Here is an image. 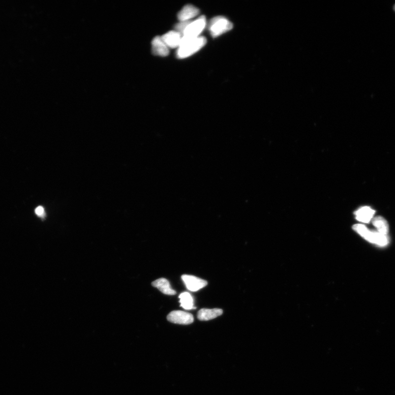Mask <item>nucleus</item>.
I'll return each instance as SVG.
<instances>
[{
  "mask_svg": "<svg viewBox=\"0 0 395 395\" xmlns=\"http://www.w3.org/2000/svg\"><path fill=\"white\" fill-rule=\"evenodd\" d=\"M206 43V38L203 36L188 40L182 39V43L177 52L178 58L185 59L193 55L202 49Z\"/></svg>",
  "mask_w": 395,
  "mask_h": 395,
  "instance_id": "obj_1",
  "label": "nucleus"
},
{
  "mask_svg": "<svg viewBox=\"0 0 395 395\" xmlns=\"http://www.w3.org/2000/svg\"><path fill=\"white\" fill-rule=\"evenodd\" d=\"M353 229L363 236L366 240L379 246H384L388 244L389 240L386 235L379 232L370 231L363 225L358 224L353 226Z\"/></svg>",
  "mask_w": 395,
  "mask_h": 395,
  "instance_id": "obj_2",
  "label": "nucleus"
},
{
  "mask_svg": "<svg viewBox=\"0 0 395 395\" xmlns=\"http://www.w3.org/2000/svg\"><path fill=\"white\" fill-rule=\"evenodd\" d=\"M209 30L213 37H217L233 28L232 23L224 17H214L209 23Z\"/></svg>",
  "mask_w": 395,
  "mask_h": 395,
  "instance_id": "obj_3",
  "label": "nucleus"
},
{
  "mask_svg": "<svg viewBox=\"0 0 395 395\" xmlns=\"http://www.w3.org/2000/svg\"><path fill=\"white\" fill-rule=\"evenodd\" d=\"M206 19L204 16L200 17L193 22H190L182 35V39H194L199 36L206 28Z\"/></svg>",
  "mask_w": 395,
  "mask_h": 395,
  "instance_id": "obj_4",
  "label": "nucleus"
},
{
  "mask_svg": "<svg viewBox=\"0 0 395 395\" xmlns=\"http://www.w3.org/2000/svg\"><path fill=\"white\" fill-rule=\"evenodd\" d=\"M168 320L175 324L187 325L194 322V317L191 313L183 311H173L167 316Z\"/></svg>",
  "mask_w": 395,
  "mask_h": 395,
  "instance_id": "obj_5",
  "label": "nucleus"
},
{
  "mask_svg": "<svg viewBox=\"0 0 395 395\" xmlns=\"http://www.w3.org/2000/svg\"><path fill=\"white\" fill-rule=\"evenodd\" d=\"M182 278L187 289L193 292L198 291L208 285L207 280L192 275L183 274L182 276Z\"/></svg>",
  "mask_w": 395,
  "mask_h": 395,
  "instance_id": "obj_6",
  "label": "nucleus"
},
{
  "mask_svg": "<svg viewBox=\"0 0 395 395\" xmlns=\"http://www.w3.org/2000/svg\"><path fill=\"white\" fill-rule=\"evenodd\" d=\"M165 44L168 48H179L182 43V36L177 31H170L164 34L162 37Z\"/></svg>",
  "mask_w": 395,
  "mask_h": 395,
  "instance_id": "obj_7",
  "label": "nucleus"
},
{
  "mask_svg": "<svg viewBox=\"0 0 395 395\" xmlns=\"http://www.w3.org/2000/svg\"><path fill=\"white\" fill-rule=\"evenodd\" d=\"M199 13L198 8L191 4H187L178 13V17L180 22L190 21L191 19L197 17Z\"/></svg>",
  "mask_w": 395,
  "mask_h": 395,
  "instance_id": "obj_8",
  "label": "nucleus"
},
{
  "mask_svg": "<svg viewBox=\"0 0 395 395\" xmlns=\"http://www.w3.org/2000/svg\"><path fill=\"white\" fill-rule=\"evenodd\" d=\"M153 54L161 57L167 56L169 54L168 47L166 46L161 37L157 36L152 42Z\"/></svg>",
  "mask_w": 395,
  "mask_h": 395,
  "instance_id": "obj_9",
  "label": "nucleus"
},
{
  "mask_svg": "<svg viewBox=\"0 0 395 395\" xmlns=\"http://www.w3.org/2000/svg\"><path fill=\"white\" fill-rule=\"evenodd\" d=\"M223 310L220 308H202L198 313V318L200 321H207L213 320L222 315Z\"/></svg>",
  "mask_w": 395,
  "mask_h": 395,
  "instance_id": "obj_10",
  "label": "nucleus"
},
{
  "mask_svg": "<svg viewBox=\"0 0 395 395\" xmlns=\"http://www.w3.org/2000/svg\"><path fill=\"white\" fill-rule=\"evenodd\" d=\"M152 285L153 287L158 289L161 293L168 296H174L177 294L175 290L171 288V285L168 279L161 278L152 282Z\"/></svg>",
  "mask_w": 395,
  "mask_h": 395,
  "instance_id": "obj_11",
  "label": "nucleus"
},
{
  "mask_svg": "<svg viewBox=\"0 0 395 395\" xmlns=\"http://www.w3.org/2000/svg\"><path fill=\"white\" fill-rule=\"evenodd\" d=\"M375 211L368 207H362L355 212L357 220L363 223H368L373 217Z\"/></svg>",
  "mask_w": 395,
  "mask_h": 395,
  "instance_id": "obj_12",
  "label": "nucleus"
},
{
  "mask_svg": "<svg viewBox=\"0 0 395 395\" xmlns=\"http://www.w3.org/2000/svg\"><path fill=\"white\" fill-rule=\"evenodd\" d=\"M180 306L182 307L184 310H190L196 309L194 306V300L191 294L188 292H184L179 296Z\"/></svg>",
  "mask_w": 395,
  "mask_h": 395,
  "instance_id": "obj_13",
  "label": "nucleus"
},
{
  "mask_svg": "<svg viewBox=\"0 0 395 395\" xmlns=\"http://www.w3.org/2000/svg\"><path fill=\"white\" fill-rule=\"evenodd\" d=\"M373 225L377 228L378 232L384 235H386L389 232V225L388 222L382 217H377L373 219Z\"/></svg>",
  "mask_w": 395,
  "mask_h": 395,
  "instance_id": "obj_14",
  "label": "nucleus"
},
{
  "mask_svg": "<svg viewBox=\"0 0 395 395\" xmlns=\"http://www.w3.org/2000/svg\"><path fill=\"white\" fill-rule=\"evenodd\" d=\"M190 22L191 21L180 22L175 26V31L179 32L182 36L183 33L189 25Z\"/></svg>",
  "mask_w": 395,
  "mask_h": 395,
  "instance_id": "obj_15",
  "label": "nucleus"
},
{
  "mask_svg": "<svg viewBox=\"0 0 395 395\" xmlns=\"http://www.w3.org/2000/svg\"><path fill=\"white\" fill-rule=\"evenodd\" d=\"M35 213L39 217H44L45 216L44 208L41 206L38 207L35 209Z\"/></svg>",
  "mask_w": 395,
  "mask_h": 395,
  "instance_id": "obj_16",
  "label": "nucleus"
},
{
  "mask_svg": "<svg viewBox=\"0 0 395 395\" xmlns=\"http://www.w3.org/2000/svg\"><path fill=\"white\" fill-rule=\"evenodd\" d=\"M394 9H395V6H394Z\"/></svg>",
  "mask_w": 395,
  "mask_h": 395,
  "instance_id": "obj_17",
  "label": "nucleus"
}]
</instances>
